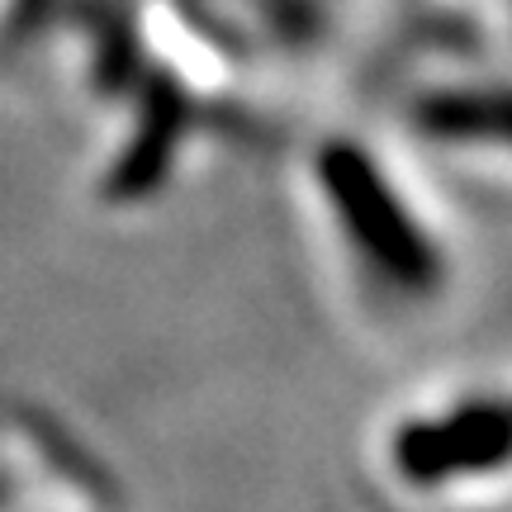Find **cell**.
I'll return each instance as SVG.
<instances>
[{
	"label": "cell",
	"instance_id": "obj_2",
	"mask_svg": "<svg viewBox=\"0 0 512 512\" xmlns=\"http://www.w3.org/2000/svg\"><path fill=\"white\" fill-rule=\"evenodd\" d=\"M413 124L427 143L451 147L470 162L512 166V86H451L413 105Z\"/></svg>",
	"mask_w": 512,
	"mask_h": 512
},
{
	"label": "cell",
	"instance_id": "obj_1",
	"mask_svg": "<svg viewBox=\"0 0 512 512\" xmlns=\"http://www.w3.org/2000/svg\"><path fill=\"white\" fill-rule=\"evenodd\" d=\"M309 190L342 266L384 309H427L451 290V247L370 138H318L309 147Z\"/></svg>",
	"mask_w": 512,
	"mask_h": 512
}]
</instances>
